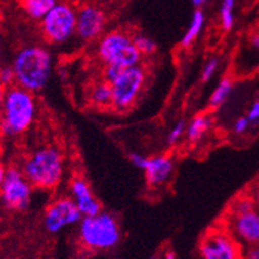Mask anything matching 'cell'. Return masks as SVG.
<instances>
[{
	"mask_svg": "<svg viewBox=\"0 0 259 259\" xmlns=\"http://www.w3.org/2000/svg\"><path fill=\"white\" fill-rule=\"evenodd\" d=\"M83 219L80 210L71 197H58L46 207L44 225L49 233H59L63 229L74 227Z\"/></svg>",
	"mask_w": 259,
	"mask_h": 259,
	"instance_id": "obj_11",
	"label": "cell"
},
{
	"mask_svg": "<svg viewBox=\"0 0 259 259\" xmlns=\"http://www.w3.org/2000/svg\"><path fill=\"white\" fill-rule=\"evenodd\" d=\"M148 158L149 157H145L141 153H131L129 154V161L138 170H144L145 166H146V162H148Z\"/></svg>",
	"mask_w": 259,
	"mask_h": 259,
	"instance_id": "obj_27",
	"label": "cell"
},
{
	"mask_svg": "<svg viewBox=\"0 0 259 259\" xmlns=\"http://www.w3.org/2000/svg\"><path fill=\"white\" fill-rule=\"evenodd\" d=\"M163 259H177V258H175V254L174 253H171V251H168V253L164 254Z\"/></svg>",
	"mask_w": 259,
	"mask_h": 259,
	"instance_id": "obj_35",
	"label": "cell"
},
{
	"mask_svg": "<svg viewBox=\"0 0 259 259\" xmlns=\"http://www.w3.org/2000/svg\"><path fill=\"white\" fill-rule=\"evenodd\" d=\"M19 166L33 187L54 190L62 182L65 158L58 146L44 145L26 154Z\"/></svg>",
	"mask_w": 259,
	"mask_h": 259,
	"instance_id": "obj_3",
	"label": "cell"
},
{
	"mask_svg": "<svg viewBox=\"0 0 259 259\" xmlns=\"http://www.w3.org/2000/svg\"><path fill=\"white\" fill-rule=\"evenodd\" d=\"M203 259H242L240 242L227 229H212L200 242Z\"/></svg>",
	"mask_w": 259,
	"mask_h": 259,
	"instance_id": "obj_10",
	"label": "cell"
},
{
	"mask_svg": "<svg viewBox=\"0 0 259 259\" xmlns=\"http://www.w3.org/2000/svg\"><path fill=\"white\" fill-rule=\"evenodd\" d=\"M246 117L249 118V121L251 125L259 124V98H256L251 105L249 107L246 112Z\"/></svg>",
	"mask_w": 259,
	"mask_h": 259,
	"instance_id": "obj_26",
	"label": "cell"
},
{
	"mask_svg": "<svg viewBox=\"0 0 259 259\" xmlns=\"http://www.w3.org/2000/svg\"><path fill=\"white\" fill-rule=\"evenodd\" d=\"M78 11L66 2H58L41 20V34L52 45H65L76 37Z\"/></svg>",
	"mask_w": 259,
	"mask_h": 259,
	"instance_id": "obj_7",
	"label": "cell"
},
{
	"mask_svg": "<svg viewBox=\"0 0 259 259\" xmlns=\"http://www.w3.org/2000/svg\"><path fill=\"white\" fill-rule=\"evenodd\" d=\"M6 92H7V87L3 84V83L0 82V111H2V107H3L4 98H6Z\"/></svg>",
	"mask_w": 259,
	"mask_h": 259,
	"instance_id": "obj_31",
	"label": "cell"
},
{
	"mask_svg": "<svg viewBox=\"0 0 259 259\" xmlns=\"http://www.w3.org/2000/svg\"><path fill=\"white\" fill-rule=\"evenodd\" d=\"M0 82L8 87L16 84V76H15V71L11 63H0Z\"/></svg>",
	"mask_w": 259,
	"mask_h": 259,
	"instance_id": "obj_24",
	"label": "cell"
},
{
	"mask_svg": "<svg viewBox=\"0 0 259 259\" xmlns=\"http://www.w3.org/2000/svg\"><path fill=\"white\" fill-rule=\"evenodd\" d=\"M70 197L76 204L83 217L94 216L102 212V204L95 196L91 186L84 178H72L69 186Z\"/></svg>",
	"mask_w": 259,
	"mask_h": 259,
	"instance_id": "obj_13",
	"label": "cell"
},
{
	"mask_svg": "<svg viewBox=\"0 0 259 259\" xmlns=\"http://www.w3.org/2000/svg\"><path fill=\"white\" fill-rule=\"evenodd\" d=\"M219 67H220V59L217 57H212L204 63L203 69H201V82L207 83L209 80L213 79V76L216 75L217 71H219Z\"/></svg>",
	"mask_w": 259,
	"mask_h": 259,
	"instance_id": "obj_23",
	"label": "cell"
},
{
	"mask_svg": "<svg viewBox=\"0 0 259 259\" xmlns=\"http://www.w3.org/2000/svg\"><path fill=\"white\" fill-rule=\"evenodd\" d=\"M38 113L36 95L15 84L8 87L0 111L3 137L16 138L32 128Z\"/></svg>",
	"mask_w": 259,
	"mask_h": 259,
	"instance_id": "obj_2",
	"label": "cell"
},
{
	"mask_svg": "<svg viewBox=\"0 0 259 259\" xmlns=\"http://www.w3.org/2000/svg\"><path fill=\"white\" fill-rule=\"evenodd\" d=\"M191 2H192V4H194L196 8H200V7H203L204 4L207 3L208 0H191Z\"/></svg>",
	"mask_w": 259,
	"mask_h": 259,
	"instance_id": "obj_34",
	"label": "cell"
},
{
	"mask_svg": "<svg viewBox=\"0 0 259 259\" xmlns=\"http://www.w3.org/2000/svg\"><path fill=\"white\" fill-rule=\"evenodd\" d=\"M16 76V84L36 94L42 91L53 74V56L42 45L29 44L21 46L11 62Z\"/></svg>",
	"mask_w": 259,
	"mask_h": 259,
	"instance_id": "obj_1",
	"label": "cell"
},
{
	"mask_svg": "<svg viewBox=\"0 0 259 259\" xmlns=\"http://www.w3.org/2000/svg\"><path fill=\"white\" fill-rule=\"evenodd\" d=\"M6 170H7V167L4 166V163L2 162V159H0V191H2V186H3L4 177H6Z\"/></svg>",
	"mask_w": 259,
	"mask_h": 259,
	"instance_id": "obj_32",
	"label": "cell"
},
{
	"mask_svg": "<svg viewBox=\"0 0 259 259\" xmlns=\"http://www.w3.org/2000/svg\"><path fill=\"white\" fill-rule=\"evenodd\" d=\"M204 26H205V15H204L203 11L200 8H197L194 12L192 17H191V21L188 24L187 29H186V33L182 37L181 45L183 48H190L195 44L200 33L203 32Z\"/></svg>",
	"mask_w": 259,
	"mask_h": 259,
	"instance_id": "obj_18",
	"label": "cell"
},
{
	"mask_svg": "<svg viewBox=\"0 0 259 259\" xmlns=\"http://www.w3.org/2000/svg\"><path fill=\"white\" fill-rule=\"evenodd\" d=\"M3 50H4V33L0 25V63H2V57H3Z\"/></svg>",
	"mask_w": 259,
	"mask_h": 259,
	"instance_id": "obj_33",
	"label": "cell"
},
{
	"mask_svg": "<svg viewBox=\"0 0 259 259\" xmlns=\"http://www.w3.org/2000/svg\"><path fill=\"white\" fill-rule=\"evenodd\" d=\"M212 126V118L209 116L200 113L196 115L187 124V131H186V138L190 144H197L201 141Z\"/></svg>",
	"mask_w": 259,
	"mask_h": 259,
	"instance_id": "obj_15",
	"label": "cell"
},
{
	"mask_svg": "<svg viewBox=\"0 0 259 259\" xmlns=\"http://www.w3.org/2000/svg\"><path fill=\"white\" fill-rule=\"evenodd\" d=\"M186 131H187V122L184 120H178L177 122H174L166 136V142L168 146H175V145L181 144L182 140L186 137Z\"/></svg>",
	"mask_w": 259,
	"mask_h": 259,
	"instance_id": "obj_22",
	"label": "cell"
},
{
	"mask_svg": "<svg viewBox=\"0 0 259 259\" xmlns=\"http://www.w3.org/2000/svg\"><path fill=\"white\" fill-rule=\"evenodd\" d=\"M107 2H109V3H113V2H118V0H107Z\"/></svg>",
	"mask_w": 259,
	"mask_h": 259,
	"instance_id": "obj_37",
	"label": "cell"
},
{
	"mask_svg": "<svg viewBox=\"0 0 259 259\" xmlns=\"http://www.w3.org/2000/svg\"><path fill=\"white\" fill-rule=\"evenodd\" d=\"M233 82L230 78H223L220 82L217 83L214 90L210 94L209 98V105L212 108H219L221 105H224L228 102V99L230 98L232 92H233Z\"/></svg>",
	"mask_w": 259,
	"mask_h": 259,
	"instance_id": "obj_19",
	"label": "cell"
},
{
	"mask_svg": "<svg viewBox=\"0 0 259 259\" xmlns=\"http://www.w3.org/2000/svg\"><path fill=\"white\" fill-rule=\"evenodd\" d=\"M96 56L104 66L126 69L140 65L141 54L133 41V34L122 29L104 33L96 44Z\"/></svg>",
	"mask_w": 259,
	"mask_h": 259,
	"instance_id": "obj_5",
	"label": "cell"
},
{
	"mask_svg": "<svg viewBox=\"0 0 259 259\" xmlns=\"http://www.w3.org/2000/svg\"><path fill=\"white\" fill-rule=\"evenodd\" d=\"M243 259H259V243L251 245L243 254Z\"/></svg>",
	"mask_w": 259,
	"mask_h": 259,
	"instance_id": "obj_28",
	"label": "cell"
},
{
	"mask_svg": "<svg viewBox=\"0 0 259 259\" xmlns=\"http://www.w3.org/2000/svg\"><path fill=\"white\" fill-rule=\"evenodd\" d=\"M249 42H250V46H251L254 50L259 52V32L253 33V34L250 36Z\"/></svg>",
	"mask_w": 259,
	"mask_h": 259,
	"instance_id": "obj_30",
	"label": "cell"
},
{
	"mask_svg": "<svg viewBox=\"0 0 259 259\" xmlns=\"http://www.w3.org/2000/svg\"><path fill=\"white\" fill-rule=\"evenodd\" d=\"M249 195L251 196V199H253L254 203H255L256 208L259 209V179L254 183V186L251 187V191L249 192Z\"/></svg>",
	"mask_w": 259,
	"mask_h": 259,
	"instance_id": "obj_29",
	"label": "cell"
},
{
	"mask_svg": "<svg viewBox=\"0 0 259 259\" xmlns=\"http://www.w3.org/2000/svg\"><path fill=\"white\" fill-rule=\"evenodd\" d=\"M89 99L92 105L99 107V108H105V107H112V87L108 80L104 78L102 80H98L91 85L89 94Z\"/></svg>",
	"mask_w": 259,
	"mask_h": 259,
	"instance_id": "obj_16",
	"label": "cell"
},
{
	"mask_svg": "<svg viewBox=\"0 0 259 259\" xmlns=\"http://www.w3.org/2000/svg\"><path fill=\"white\" fill-rule=\"evenodd\" d=\"M107 15L94 4L80 7L76 13V37L82 42L98 41L104 34Z\"/></svg>",
	"mask_w": 259,
	"mask_h": 259,
	"instance_id": "obj_12",
	"label": "cell"
},
{
	"mask_svg": "<svg viewBox=\"0 0 259 259\" xmlns=\"http://www.w3.org/2000/svg\"><path fill=\"white\" fill-rule=\"evenodd\" d=\"M78 240L83 247L92 251H107L121 240V228L117 219L108 212L83 217L78 224Z\"/></svg>",
	"mask_w": 259,
	"mask_h": 259,
	"instance_id": "obj_4",
	"label": "cell"
},
{
	"mask_svg": "<svg viewBox=\"0 0 259 259\" xmlns=\"http://www.w3.org/2000/svg\"><path fill=\"white\" fill-rule=\"evenodd\" d=\"M256 98H259V92H258V94H256Z\"/></svg>",
	"mask_w": 259,
	"mask_h": 259,
	"instance_id": "obj_38",
	"label": "cell"
},
{
	"mask_svg": "<svg viewBox=\"0 0 259 259\" xmlns=\"http://www.w3.org/2000/svg\"><path fill=\"white\" fill-rule=\"evenodd\" d=\"M3 131H2V124H0V145H2V140H3Z\"/></svg>",
	"mask_w": 259,
	"mask_h": 259,
	"instance_id": "obj_36",
	"label": "cell"
},
{
	"mask_svg": "<svg viewBox=\"0 0 259 259\" xmlns=\"http://www.w3.org/2000/svg\"><path fill=\"white\" fill-rule=\"evenodd\" d=\"M19 3L29 19L41 21L46 13L58 3V0H19Z\"/></svg>",
	"mask_w": 259,
	"mask_h": 259,
	"instance_id": "obj_17",
	"label": "cell"
},
{
	"mask_svg": "<svg viewBox=\"0 0 259 259\" xmlns=\"http://www.w3.org/2000/svg\"><path fill=\"white\" fill-rule=\"evenodd\" d=\"M175 170V162L170 155L159 154L148 158L142 171L150 188H161L171 179Z\"/></svg>",
	"mask_w": 259,
	"mask_h": 259,
	"instance_id": "obj_14",
	"label": "cell"
},
{
	"mask_svg": "<svg viewBox=\"0 0 259 259\" xmlns=\"http://www.w3.org/2000/svg\"><path fill=\"white\" fill-rule=\"evenodd\" d=\"M133 41L142 57H149L153 56L157 52V42L151 37L146 36L144 33H136L133 34Z\"/></svg>",
	"mask_w": 259,
	"mask_h": 259,
	"instance_id": "obj_21",
	"label": "cell"
},
{
	"mask_svg": "<svg viewBox=\"0 0 259 259\" xmlns=\"http://www.w3.org/2000/svg\"><path fill=\"white\" fill-rule=\"evenodd\" d=\"M234 8H236V0H223L221 2L220 25L225 32H229L234 26Z\"/></svg>",
	"mask_w": 259,
	"mask_h": 259,
	"instance_id": "obj_20",
	"label": "cell"
},
{
	"mask_svg": "<svg viewBox=\"0 0 259 259\" xmlns=\"http://www.w3.org/2000/svg\"><path fill=\"white\" fill-rule=\"evenodd\" d=\"M33 188L20 166H8L0 191V201L7 209L15 212L25 210L32 201Z\"/></svg>",
	"mask_w": 259,
	"mask_h": 259,
	"instance_id": "obj_9",
	"label": "cell"
},
{
	"mask_svg": "<svg viewBox=\"0 0 259 259\" xmlns=\"http://www.w3.org/2000/svg\"><path fill=\"white\" fill-rule=\"evenodd\" d=\"M250 126H253L251 122L249 121V118L245 116H240V117H237L233 122V126H232V131H233L234 135L237 136H241V135H245L247 131L250 129Z\"/></svg>",
	"mask_w": 259,
	"mask_h": 259,
	"instance_id": "obj_25",
	"label": "cell"
},
{
	"mask_svg": "<svg viewBox=\"0 0 259 259\" xmlns=\"http://www.w3.org/2000/svg\"><path fill=\"white\" fill-rule=\"evenodd\" d=\"M225 229L243 245L259 243V209L249 194L241 195L232 203Z\"/></svg>",
	"mask_w": 259,
	"mask_h": 259,
	"instance_id": "obj_6",
	"label": "cell"
},
{
	"mask_svg": "<svg viewBox=\"0 0 259 259\" xmlns=\"http://www.w3.org/2000/svg\"><path fill=\"white\" fill-rule=\"evenodd\" d=\"M146 82V72L141 65L121 69L109 80L112 87V107L117 111L129 109L135 104Z\"/></svg>",
	"mask_w": 259,
	"mask_h": 259,
	"instance_id": "obj_8",
	"label": "cell"
}]
</instances>
